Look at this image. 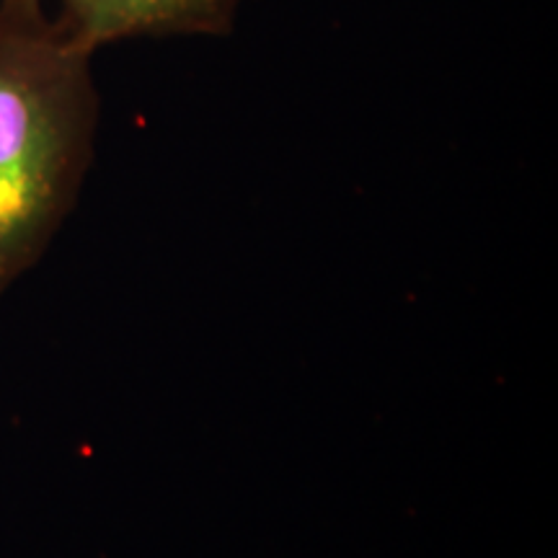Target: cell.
Segmentation results:
<instances>
[{"label":"cell","mask_w":558,"mask_h":558,"mask_svg":"<svg viewBox=\"0 0 558 558\" xmlns=\"http://www.w3.org/2000/svg\"><path fill=\"white\" fill-rule=\"evenodd\" d=\"M94 52L45 0H0V292L41 259L94 158Z\"/></svg>","instance_id":"obj_1"},{"label":"cell","mask_w":558,"mask_h":558,"mask_svg":"<svg viewBox=\"0 0 558 558\" xmlns=\"http://www.w3.org/2000/svg\"><path fill=\"white\" fill-rule=\"evenodd\" d=\"M243 0H60L58 24L83 50L135 37H226Z\"/></svg>","instance_id":"obj_2"}]
</instances>
